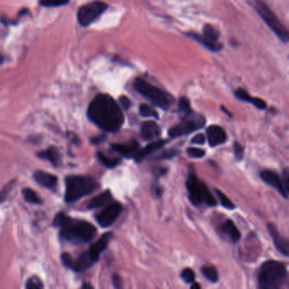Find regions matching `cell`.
<instances>
[{
    "label": "cell",
    "mask_w": 289,
    "mask_h": 289,
    "mask_svg": "<svg viewBox=\"0 0 289 289\" xmlns=\"http://www.w3.org/2000/svg\"><path fill=\"white\" fill-rule=\"evenodd\" d=\"M98 183L90 176H70L66 179V203L76 201L84 196L95 192Z\"/></svg>",
    "instance_id": "5"
},
{
    "label": "cell",
    "mask_w": 289,
    "mask_h": 289,
    "mask_svg": "<svg viewBox=\"0 0 289 289\" xmlns=\"http://www.w3.org/2000/svg\"><path fill=\"white\" fill-rule=\"evenodd\" d=\"M261 179L263 180L268 185L273 187L274 189H277V191L283 195L285 198H288L289 191L287 190L285 186L283 184V179L278 176L277 172L273 170H263L261 171Z\"/></svg>",
    "instance_id": "11"
},
{
    "label": "cell",
    "mask_w": 289,
    "mask_h": 289,
    "mask_svg": "<svg viewBox=\"0 0 289 289\" xmlns=\"http://www.w3.org/2000/svg\"><path fill=\"white\" fill-rule=\"evenodd\" d=\"M108 9V5L102 1H94L82 5L78 10L77 18L80 25L88 26L101 16Z\"/></svg>",
    "instance_id": "9"
},
{
    "label": "cell",
    "mask_w": 289,
    "mask_h": 289,
    "mask_svg": "<svg viewBox=\"0 0 289 289\" xmlns=\"http://www.w3.org/2000/svg\"><path fill=\"white\" fill-rule=\"evenodd\" d=\"M38 154L41 159L47 160L53 164L54 166H59V164H60V152L55 147H50V148H47L46 150L39 152Z\"/></svg>",
    "instance_id": "23"
},
{
    "label": "cell",
    "mask_w": 289,
    "mask_h": 289,
    "mask_svg": "<svg viewBox=\"0 0 289 289\" xmlns=\"http://www.w3.org/2000/svg\"><path fill=\"white\" fill-rule=\"evenodd\" d=\"M167 143V140H158V141L152 142L149 144L145 146L144 148L137 151V153L134 154L133 158L137 163L142 162L145 158L148 157V155H150L151 154L161 149Z\"/></svg>",
    "instance_id": "14"
},
{
    "label": "cell",
    "mask_w": 289,
    "mask_h": 289,
    "mask_svg": "<svg viewBox=\"0 0 289 289\" xmlns=\"http://www.w3.org/2000/svg\"><path fill=\"white\" fill-rule=\"evenodd\" d=\"M178 110L180 113L183 114V115H187L189 112H191V107H190V102H189V98L186 97H182L179 99L178 102Z\"/></svg>",
    "instance_id": "31"
},
{
    "label": "cell",
    "mask_w": 289,
    "mask_h": 289,
    "mask_svg": "<svg viewBox=\"0 0 289 289\" xmlns=\"http://www.w3.org/2000/svg\"><path fill=\"white\" fill-rule=\"evenodd\" d=\"M203 36H204V38H207L208 40L212 42V43L219 44L218 40L220 38V32L213 25H210V24L204 25Z\"/></svg>",
    "instance_id": "25"
},
{
    "label": "cell",
    "mask_w": 289,
    "mask_h": 289,
    "mask_svg": "<svg viewBox=\"0 0 289 289\" xmlns=\"http://www.w3.org/2000/svg\"><path fill=\"white\" fill-rule=\"evenodd\" d=\"M122 211V205L119 202H114L104 208L96 217L97 223L102 227H109L117 220Z\"/></svg>",
    "instance_id": "10"
},
{
    "label": "cell",
    "mask_w": 289,
    "mask_h": 289,
    "mask_svg": "<svg viewBox=\"0 0 289 289\" xmlns=\"http://www.w3.org/2000/svg\"><path fill=\"white\" fill-rule=\"evenodd\" d=\"M3 57L1 56V55H0V65H1V64L3 63Z\"/></svg>",
    "instance_id": "47"
},
{
    "label": "cell",
    "mask_w": 289,
    "mask_h": 289,
    "mask_svg": "<svg viewBox=\"0 0 289 289\" xmlns=\"http://www.w3.org/2000/svg\"><path fill=\"white\" fill-rule=\"evenodd\" d=\"M112 280H113L114 286L116 287V288L119 289V288L122 287L121 279H120V277L118 275H114Z\"/></svg>",
    "instance_id": "41"
},
{
    "label": "cell",
    "mask_w": 289,
    "mask_h": 289,
    "mask_svg": "<svg viewBox=\"0 0 289 289\" xmlns=\"http://www.w3.org/2000/svg\"><path fill=\"white\" fill-rule=\"evenodd\" d=\"M220 229L222 231V233L227 236L233 242H239L241 239V233L239 232V230L237 228L235 224L233 223V220H230V219L224 221L223 224L221 225Z\"/></svg>",
    "instance_id": "21"
},
{
    "label": "cell",
    "mask_w": 289,
    "mask_h": 289,
    "mask_svg": "<svg viewBox=\"0 0 289 289\" xmlns=\"http://www.w3.org/2000/svg\"><path fill=\"white\" fill-rule=\"evenodd\" d=\"M88 116L96 126L108 132L119 131L125 120L116 100L105 94L97 95L93 99L88 107Z\"/></svg>",
    "instance_id": "1"
},
{
    "label": "cell",
    "mask_w": 289,
    "mask_h": 289,
    "mask_svg": "<svg viewBox=\"0 0 289 289\" xmlns=\"http://www.w3.org/2000/svg\"><path fill=\"white\" fill-rule=\"evenodd\" d=\"M22 194L24 196L26 201L32 204H40L41 203V199L38 197L37 193L34 192L32 189H24L22 190Z\"/></svg>",
    "instance_id": "28"
},
{
    "label": "cell",
    "mask_w": 289,
    "mask_h": 289,
    "mask_svg": "<svg viewBox=\"0 0 289 289\" xmlns=\"http://www.w3.org/2000/svg\"><path fill=\"white\" fill-rule=\"evenodd\" d=\"M205 141H206V139H205L204 134L199 133L193 138L191 143L194 144L203 145L205 144Z\"/></svg>",
    "instance_id": "38"
},
{
    "label": "cell",
    "mask_w": 289,
    "mask_h": 289,
    "mask_svg": "<svg viewBox=\"0 0 289 289\" xmlns=\"http://www.w3.org/2000/svg\"><path fill=\"white\" fill-rule=\"evenodd\" d=\"M182 280L187 283H192L194 282L195 273L190 268H185L181 273Z\"/></svg>",
    "instance_id": "33"
},
{
    "label": "cell",
    "mask_w": 289,
    "mask_h": 289,
    "mask_svg": "<svg viewBox=\"0 0 289 289\" xmlns=\"http://www.w3.org/2000/svg\"><path fill=\"white\" fill-rule=\"evenodd\" d=\"M187 153L189 154V156L194 159H200L205 155V151L198 148H189L187 149Z\"/></svg>",
    "instance_id": "35"
},
{
    "label": "cell",
    "mask_w": 289,
    "mask_h": 289,
    "mask_svg": "<svg viewBox=\"0 0 289 289\" xmlns=\"http://www.w3.org/2000/svg\"><path fill=\"white\" fill-rule=\"evenodd\" d=\"M61 261H62L63 264L66 265V267L72 268L74 260L69 254L61 255Z\"/></svg>",
    "instance_id": "37"
},
{
    "label": "cell",
    "mask_w": 289,
    "mask_h": 289,
    "mask_svg": "<svg viewBox=\"0 0 289 289\" xmlns=\"http://www.w3.org/2000/svg\"><path fill=\"white\" fill-rule=\"evenodd\" d=\"M187 190L189 192V200L195 206L207 204L209 206H216L217 200L212 195L207 186L198 180L195 173H189V177L186 182Z\"/></svg>",
    "instance_id": "6"
},
{
    "label": "cell",
    "mask_w": 289,
    "mask_h": 289,
    "mask_svg": "<svg viewBox=\"0 0 289 289\" xmlns=\"http://www.w3.org/2000/svg\"><path fill=\"white\" fill-rule=\"evenodd\" d=\"M139 114L143 117H154L155 119H159V114L156 110L146 104H142L139 106Z\"/></svg>",
    "instance_id": "29"
},
{
    "label": "cell",
    "mask_w": 289,
    "mask_h": 289,
    "mask_svg": "<svg viewBox=\"0 0 289 289\" xmlns=\"http://www.w3.org/2000/svg\"><path fill=\"white\" fill-rule=\"evenodd\" d=\"M54 224L61 228V237L73 242H88L95 238L97 229L86 220H74L64 213L57 215Z\"/></svg>",
    "instance_id": "2"
},
{
    "label": "cell",
    "mask_w": 289,
    "mask_h": 289,
    "mask_svg": "<svg viewBox=\"0 0 289 289\" xmlns=\"http://www.w3.org/2000/svg\"><path fill=\"white\" fill-rule=\"evenodd\" d=\"M82 288H83V289H85V288H88V289H89V288H92V287L90 286V285H88V284H85V285H83V286H82Z\"/></svg>",
    "instance_id": "46"
},
{
    "label": "cell",
    "mask_w": 289,
    "mask_h": 289,
    "mask_svg": "<svg viewBox=\"0 0 289 289\" xmlns=\"http://www.w3.org/2000/svg\"><path fill=\"white\" fill-rule=\"evenodd\" d=\"M216 193H217L218 198L220 199V204L223 206L224 208H226L227 210H233L235 209V204H233V202L230 200V198L228 197H226V194L223 192H221L219 189H216Z\"/></svg>",
    "instance_id": "30"
},
{
    "label": "cell",
    "mask_w": 289,
    "mask_h": 289,
    "mask_svg": "<svg viewBox=\"0 0 289 289\" xmlns=\"http://www.w3.org/2000/svg\"><path fill=\"white\" fill-rule=\"evenodd\" d=\"M208 141L211 147H217L218 145L223 144L227 140V135L222 127L212 125L206 130Z\"/></svg>",
    "instance_id": "12"
},
{
    "label": "cell",
    "mask_w": 289,
    "mask_h": 289,
    "mask_svg": "<svg viewBox=\"0 0 289 289\" xmlns=\"http://www.w3.org/2000/svg\"><path fill=\"white\" fill-rule=\"evenodd\" d=\"M69 0H40V3L45 7H59L65 5Z\"/></svg>",
    "instance_id": "34"
},
{
    "label": "cell",
    "mask_w": 289,
    "mask_h": 289,
    "mask_svg": "<svg viewBox=\"0 0 289 289\" xmlns=\"http://www.w3.org/2000/svg\"><path fill=\"white\" fill-rule=\"evenodd\" d=\"M25 288L28 289H41L44 288V285L40 278H38V277H32L29 278Z\"/></svg>",
    "instance_id": "32"
},
{
    "label": "cell",
    "mask_w": 289,
    "mask_h": 289,
    "mask_svg": "<svg viewBox=\"0 0 289 289\" xmlns=\"http://www.w3.org/2000/svg\"><path fill=\"white\" fill-rule=\"evenodd\" d=\"M161 134V129L157 123L148 120L142 124L141 137L144 140H153L157 139Z\"/></svg>",
    "instance_id": "16"
},
{
    "label": "cell",
    "mask_w": 289,
    "mask_h": 289,
    "mask_svg": "<svg viewBox=\"0 0 289 289\" xmlns=\"http://www.w3.org/2000/svg\"><path fill=\"white\" fill-rule=\"evenodd\" d=\"M97 261V260L90 254V252H84L83 254L80 255V257L77 260L74 261L72 269L77 272H81L91 267L92 265L95 264Z\"/></svg>",
    "instance_id": "17"
},
{
    "label": "cell",
    "mask_w": 289,
    "mask_h": 289,
    "mask_svg": "<svg viewBox=\"0 0 289 289\" xmlns=\"http://www.w3.org/2000/svg\"><path fill=\"white\" fill-rule=\"evenodd\" d=\"M256 10L260 14L261 18L264 20L266 25L270 27V30L277 35V38L283 43L289 41V32L286 27L280 22L277 16L272 12V10L267 6V4L262 0H256Z\"/></svg>",
    "instance_id": "7"
},
{
    "label": "cell",
    "mask_w": 289,
    "mask_h": 289,
    "mask_svg": "<svg viewBox=\"0 0 289 289\" xmlns=\"http://www.w3.org/2000/svg\"><path fill=\"white\" fill-rule=\"evenodd\" d=\"M112 198V195L110 190H106L104 192L101 193L100 194L97 195L93 198L89 204L88 209H96V208L102 207L104 204H107Z\"/></svg>",
    "instance_id": "24"
},
{
    "label": "cell",
    "mask_w": 289,
    "mask_h": 289,
    "mask_svg": "<svg viewBox=\"0 0 289 289\" xmlns=\"http://www.w3.org/2000/svg\"><path fill=\"white\" fill-rule=\"evenodd\" d=\"M202 274L204 275V277L206 279L211 281L212 283H217L219 278L218 276V271H217V268L215 266H211V265H205L201 268Z\"/></svg>",
    "instance_id": "26"
},
{
    "label": "cell",
    "mask_w": 289,
    "mask_h": 289,
    "mask_svg": "<svg viewBox=\"0 0 289 289\" xmlns=\"http://www.w3.org/2000/svg\"><path fill=\"white\" fill-rule=\"evenodd\" d=\"M200 288H201V286L197 283H193V285L191 286L192 289H199Z\"/></svg>",
    "instance_id": "45"
},
{
    "label": "cell",
    "mask_w": 289,
    "mask_h": 289,
    "mask_svg": "<svg viewBox=\"0 0 289 289\" xmlns=\"http://www.w3.org/2000/svg\"><path fill=\"white\" fill-rule=\"evenodd\" d=\"M234 154H235L237 160H239V161H241L244 155V148L238 142H236L234 144Z\"/></svg>",
    "instance_id": "36"
},
{
    "label": "cell",
    "mask_w": 289,
    "mask_h": 289,
    "mask_svg": "<svg viewBox=\"0 0 289 289\" xmlns=\"http://www.w3.org/2000/svg\"><path fill=\"white\" fill-rule=\"evenodd\" d=\"M162 192H163V191H162V189H161V187H160V186H154V194L156 195L157 197H161V195H162Z\"/></svg>",
    "instance_id": "43"
},
{
    "label": "cell",
    "mask_w": 289,
    "mask_h": 289,
    "mask_svg": "<svg viewBox=\"0 0 289 289\" xmlns=\"http://www.w3.org/2000/svg\"><path fill=\"white\" fill-rule=\"evenodd\" d=\"M267 228L268 232L270 233L273 240L274 245L277 248V250L284 256H289V242L286 239L281 236L277 231V227L273 224H268Z\"/></svg>",
    "instance_id": "13"
},
{
    "label": "cell",
    "mask_w": 289,
    "mask_h": 289,
    "mask_svg": "<svg viewBox=\"0 0 289 289\" xmlns=\"http://www.w3.org/2000/svg\"><path fill=\"white\" fill-rule=\"evenodd\" d=\"M110 239H111V233H105V234H104V235L101 237L100 239L97 240V242L94 243L90 247V249L88 251L90 252V254L97 261H98L101 253L104 251L105 248H107L108 244H109V242L110 241Z\"/></svg>",
    "instance_id": "18"
},
{
    "label": "cell",
    "mask_w": 289,
    "mask_h": 289,
    "mask_svg": "<svg viewBox=\"0 0 289 289\" xmlns=\"http://www.w3.org/2000/svg\"><path fill=\"white\" fill-rule=\"evenodd\" d=\"M111 148L117 153L121 154L124 157L133 158L134 154L139 149V143L134 140L127 142L125 144H111Z\"/></svg>",
    "instance_id": "15"
},
{
    "label": "cell",
    "mask_w": 289,
    "mask_h": 289,
    "mask_svg": "<svg viewBox=\"0 0 289 289\" xmlns=\"http://www.w3.org/2000/svg\"><path fill=\"white\" fill-rule=\"evenodd\" d=\"M97 157H98V160L100 161L101 163L103 164L104 167H108V168H115L120 163V160H119V159L108 157L101 152L97 153Z\"/></svg>",
    "instance_id": "27"
},
{
    "label": "cell",
    "mask_w": 289,
    "mask_h": 289,
    "mask_svg": "<svg viewBox=\"0 0 289 289\" xmlns=\"http://www.w3.org/2000/svg\"><path fill=\"white\" fill-rule=\"evenodd\" d=\"M205 122V118L202 115L191 111L189 114L184 115L179 124L169 130V135L173 139L189 135L190 133L204 127Z\"/></svg>",
    "instance_id": "8"
},
{
    "label": "cell",
    "mask_w": 289,
    "mask_h": 289,
    "mask_svg": "<svg viewBox=\"0 0 289 289\" xmlns=\"http://www.w3.org/2000/svg\"><path fill=\"white\" fill-rule=\"evenodd\" d=\"M11 189H12V188H11V183L9 184L8 187H5V189H3V192H2L3 194H0V200H2V199H3V198L9 193V192H10V190Z\"/></svg>",
    "instance_id": "42"
},
{
    "label": "cell",
    "mask_w": 289,
    "mask_h": 289,
    "mask_svg": "<svg viewBox=\"0 0 289 289\" xmlns=\"http://www.w3.org/2000/svg\"><path fill=\"white\" fill-rule=\"evenodd\" d=\"M133 86L137 92L146 97L155 106L164 110H169L175 102V98L168 92L164 91L161 88L152 85L142 77H138L133 82Z\"/></svg>",
    "instance_id": "4"
},
{
    "label": "cell",
    "mask_w": 289,
    "mask_h": 289,
    "mask_svg": "<svg viewBox=\"0 0 289 289\" xmlns=\"http://www.w3.org/2000/svg\"><path fill=\"white\" fill-rule=\"evenodd\" d=\"M104 139V137L101 136V137H97V138H95V139H92V142H93L94 144H98L99 142L103 141Z\"/></svg>",
    "instance_id": "44"
},
{
    "label": "cell",
    "mask_w": 289,
    "mask_h": 289,
    "mask_svg": "<svg viewBox=\"0 0 289 289\" xmlns=\"http://www.w3.org/2000/svg\"><path fill=\"white\" fill-rule=\"evenodd\" d=\"M34 179L40 185L44 186L48 189H53L56 186L58 182L56 176L50 173L44 172L42 170H38L34 173Z\"/></svg>",
    "instance_id": "19"
},
{
    "label": "cell",
    "mask_w": 289,
    "mask_h": 289,
    "mask_svg": "<svg viewBox=\"0 0 289 289\" xmlns=\"http://www.w3.org/2000/svg\"><path fill=\"white\" fill-rule=\"evenodd\" d=\"M177 154H178V151L175 150V149H170V150H167L163 152L159 158H161V159H170V158L176 156Z\"/></svg>",
    "instance_id": "39"
},
{
    "label": "cell",
    "mask_w": 289,
    "mask_h": 289,
    "mask_svg": "<svg viewBox=\"0 0 289 289\" xmlns=\"http://www.w3.org/2000/svg\"><path fill=\"white\" fill-rule=\"evenodd\" d=\"M187 36H189L193 39H194L195 41L198 42L199 44H201L203 46L208 48L209 50L213 51V52H217L221 49L222 46L220 44H215L212 42L208 40L207 38H204L203 35H199L196 32H189L187 33Z\"/></svg>",
    "instance_id": "22"
},
{
    "label": "cell",
    "mask_w": 289,
    "mask_h": 289,
    "mask_svg": "<svg viewBox=\"0 0 289 289\" xmlns=\"http://www.w3.org/2000/svg\"><path fill=\"white\" fill-rule=\"evenodd\" d=\"M120 102L121 106L125 110H128L129 108L131 107V105H132V102L126 96H121V97H120Z\"/></svg>",
    "instance_id": "40"
},
{
    "label": "cell",
    "mask_w": 289,
    "mask_h": 289,
    "mask_svg": "<svg viewBox=\"0 0 289 289\" xmlns=\"http://www.w3.org/2000/svg\"><path fill=\"white\" fill-rule=\"evenodd\" d=\"M288 275L285 265L276 261H265L259 271V286L262 289H278Z\"/></svg>",
    "instance_id": "3"
},
{
    "label": "cell",
    "mask_w": 289,
    "mask_h": 289,
    "mask_svg": "<svg viewBox=\"0 0 289 289\" xmlns=\"http://www.w3.org/2000/svg\"><path fill=\"white\" fill-rule=\"evenodd\" d=\"M235 96L239 99H240V100L248 102V103H251L252 104L255 105V107L258 108L259 110H265V109H266V107H267L266 103L263 99L259 98V97H251L245 90H243L242 88H239V89H238L235 92Z\"/></svg>",
    "instance_id": "20"
}]
</instances>
